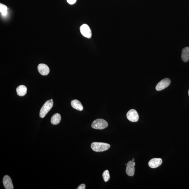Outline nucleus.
Instances as JSON below:
<instances>
[{
  "instance_id": "obj_1",
  "label": "nucleus",
  "mask_w": 189,
  "mask_h": 189,
  "mask_svg": "<svg viewBox=\"0 0 189 189\" xmlns=\"http://www.w3.org/2000/svg\"><path fill=\"white\" fill-rule=\"evenodd\" d=\"M110 147V145L109 144L100 142H93L91 145V149L93 151L96 152H101L107 150Z\"/></svg>"
},
{
  "instance_id": "obj_2",
  "label": "nucleus",
  "mask_w": 189,
  "mask_h": 189,
  "mask_svg": "<svg viewBox=\"0 0 189 189\" xmlns=\"http://www.w3.org/2000/svg\"><path fill=\"white\" fill-rule=\"evenodd\" d=\"M108 123L106 121L102 119H98L93 121L91 127L95 129L102 130L107 128Z\"/></svg>"
},
{
  "instance_id": "obj_3",
  "label": "nucleus",
  "mask_w": 189,
  "mask_h": 189,
  "mask_svg": "<svg viewBox=\"0 0 189 189\" xmlns=\"http://www.w3.org/2000/svg\"><path fill=\"white\" fill-rule=\"evenodd\" d=\"M54 102L50 100H48L45 103L44 105L41 109L40 112V117L43 118L46 114L53 107Z\"/></svg>"
},
{
  "instance_id": "obj_4",
  "label": "nucleus",
  "mask_w": 189,
  "mask_h": 189,
  "mask_svg": "<svg viewBox=\"0 0 189 189\" xmlns=\"http://www.w3.org/2000/svg\"><path fill=\"white\" fill-rule=\"evenodd\" d=\"M80 31L82 35L86 38H90L92 36L91 29L87 24L82 25L80 27Z\"/></svg>"
},
{
  "instance_id": "obj_5",
  "label": "nucleus",
  "mask_w": 189,
  "mask_h": 189,
  "mask_svg": "<svg viewBox=\"0 0 189 189\" xmlns=\"http://www.w3.org/2000/svg\"><path fill=\"white\" fill-rule=\"evenodd\" d=\"M127 119L132 122H136L139 119V115L137 111L134 109H131L127 113Z\"/></svg>"
},
{
  "instance_id": "obj_6",
  "label": "nucleus",
  "mask_w": 189,
  "mask_h": 189,
  "mask_svg": "<svg viewBox=\"0 0 189 189\" xmlns=\"http://www.w3.org/2000/svg\"><path fill=\"white\" fill-rule=\"evenodd\" d=\"M171 83V80L168 78H165L161 80L157 84L156 87L157 91L162 90L167 87Z\"/></svg>"
},
{
  "instance_id": "obj_7",
  "label": "nucleus",
  "mask_w": 189,
  "mask_h": 189,
  "mask_svg": "<svg viewBox=\"0 0 189 189\" xmlns=\"http://www.w3.org/2000/svg\"><path fill=\"white\" fill-rule=\"evenodd\" d=\"M135 162L132 160L128 162L126 164V172L129 176L132 177L134 176L135 172Z\"/></svg>"
},
{
  "instance_id": "obj_8",
  "label": "nucleus",
  "mask_w": 189,
  "mask_h": 189,
  "mask_svg": "<svg viewBox=\"0 0 189 189\" xmlns=\"http://www.w3.org/2000/svg\"><path fill=\"white\" fill-rule=\"evenodd\" d=\"M38 70L42 75H47L50 73V68L47 65L44 63H40L38 66Z\"/></svg>"
},
{
  "instance_id": "obj_9",
  "label": "nucleus",
  "mask_w": 189,
  "mask_h": 189,
  "mask_svg": "<svg viewBox=\"0 0 189 189\" xmlns=\"http://www.w3.org/2000/svg\"><path fill=\"white\" fill-rule=\"evenodd\" d=\"M3 184L6 189H14L12 180L8 175H5L3 179Z\"/></svg>"
},
{
  "instance_id": "obj_10",
  "label": "nucleus",
  "mask_w": 189,
  "mask_h": 189,
  "mask_svg": "<svg viewBox=\"0 0 189 189\" xmlns=\"http://www.w3.org/2000/svg\"><path fill=\"white\" fill-rule=\"evenodd\" d=\"M162 160L161 158H155L152 159L149 162V167L153 168H156L161 165Z\"/></svg>"
},
{
  "instance_id": "obj_11",
  "label": "nucleus",
  "mask_w": 189,
  "mask_h": 189,
  "mask_svg": "<svg viewBox=\"0 0 189 189\" xmlns=\"http://www.w3.org/2000/svg\"><path fill=\"white\" fill-rule=\"evenodd\" d=\"M17 94L20 96H25L27 93V88L25 86L23 85H20L17 87L16 89Z\"/></svg>"
},
{
  "instance_id": "obj_12",
  "label": "nucleus",
  "mask_w": 189,
  "mask_h": 189,
  "mask_svg": "<svg viewBox=\"0 0 189 189\" xmlns=\"http://www.w3.org/2000/svg\"><path fill=\"white\" fill-rule=\"evenodd\" d=\"M71 106L73 108L78 111H82L83 109V107L81 103L77 100H74L71 101Z\"/></svg>"
},
{
  "instance_id": "obj_13",
  "label": "nucleus",
  "mask_w": 189,
  "mask_h": 189,
  "mask_svg": "<svg viewBox=\"0 0 189 189\" xmlns=\"http://www.w3.org/2000/svg\"><path fill=\"white\" fill-rule=\"evenodd\" d=\"M181 59L184 62H187L189 60V47H186L183 49L181 54Z\"/></svg>"
},
{
  "instance_id": "obj_14",
  "label": "nucleus",
  "mask_w": 189,
  "mask_h": 189,
  "mask_svg": "<svg viewBox=\"0 0 189 189\" xmlns=\"http://www.w3.org/2000/svg\"><path fill=\"white\" fill-rule=\"evenodd\" d=\"M61 119V115L57 113L52 116L50 121L52 124L57 125L60 122Z\"/></svg>"
},
{
  "instance_id": "obj_15",
  "label": "nucleus",
  "mask_w": 189,
  "mask_h": 189,
  "mask_svg": "<svg viewBox=\"0 0 189 189\" xmlns=\"http://www.w3.org/2000/svg\"><path fill=\"white\" fill-rule=\"evenodd\" d=\"M7 7L5 5L0 4V12L3 16H6L7 14Z\"/></svg>"
},
{
  "instance_id": "obj_16",
  "label": "nucleus",
  "mask_w": 189,
  "mask_h": 189,
  "mask_svg": "<svg viewBox=\"0 0 189 189\" xmlns=\"http://www.w3.org/2000/svg\"><path fill=\"white\" fill-rule=\"evenodd\" d=\"M103 178L105 182H107L109 180L110 178V176L109 171L108 170H106L104 171L102 174Z\"/></svg>"
},
{
  "instance_id": "obj_17",
  "label": "nucleus",
  "mask_w": 189,
  "mask_h": 189,
  "mask_svg": "<svg viewBox=\"0 0 189 189\" xmlns=\"http://www.w3.org/2000/svg\"><path fill=\"white\" fill-rule=\"evenodd\" d=\"M76 1L77 0H67V1L69 4L72 5L75 3Z\"/></svg>"
},
{
  "instance_id": "obj_18",
  "label": "nucleus",
  "mask_w": 189,
  "mask_h": 189,
  "mask_svg": "<svg viewBox=\"0 0 189 189\" xmlns=\"http://www.w3.org/2000/svg\"><path fill=\"white\" fill-rule=\"evenodd\" d=\"M86 185L85 184H82L79 185L77 188V189H85Z\"/></svg>"
},
{
  "instance_id": "obj_19",
  "label": "nucleus",
  "mask_w": 189,
  "mask_h": 189,
  "mask_svg": "<svg viewBox=\"0 0 189 189\" xmlns=\"http://www.w3.org/2000/svg\"><path fill=\"white\" fill-rule=\"evenodd\" d=\"M132 161H134V159H132Z\"/></svg>"
},
{
  "instance_id": "obj_20",
  "label": "nucleus",
  "mask_w": 189,
  "mask_h": 189,
  "mask_svg": "<svg viewBox=\"0 0 189 189\" xmlns=\"http://www.w3.org/2000/svg\"><path fill=\"white\" fill-rule=\"evenodd\" d=\"M51 100V101H53V99H51V100Z\"/></svg>"
},
{
  "instance_id": "obj_21",
  "label": "nucleus",
  "mask_w": 189,
  "mask_h": 189,
  "mask_svg": "<svg viewBox=\"0 0 189 189\" xmlns=\"http://www.w3.org/2000/svg\"><path fill=\"white\" fill-rule=\"evenodd\" d=\"M188 95H189V91H188Z\"/></svg>"
}]
</instances>
